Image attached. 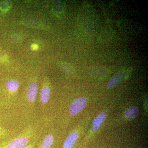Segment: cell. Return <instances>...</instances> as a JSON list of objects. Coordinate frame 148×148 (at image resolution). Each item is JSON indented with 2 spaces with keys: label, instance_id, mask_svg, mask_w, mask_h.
<instances>
[{
  "label": "cell",
  "instance_id": "obj_8",
  "mask_svg": "<svg viewBox=\"0 0 148 148\" xmlns=\"http://www.w3.org/2000/svg\"><path fill=\"white\" fill-rule=\"evenodd\" d=\"M53 137L51 134H48L43 139L40 148H51L53 142Z\"/></svg>",
  "mask_w": 148,
  "mask_h": 148
},
{
  "label": "cell",
  "instance_id": "obj_7",
  "mask_svg": "<svg viewBox=\"0 0 148 148\" xmlns=\"http://www.w3.org/2000/svg\"><path fill=\"white\" fill-rule=\"evenodd\" d=\"M50 97V90L47 86H44L40 94V101L43 105H46L49 101Z\"/></svg>",
  "mask_w": 148,
  "mask_h": 148
},
{
  "label": "cell",
  "instance_id": "obj_13",
  "mask_svg": "<svg viewBox=\"0 0 148 148\" xmlns=\"http://www.w3.org/2000/svg\"><path fill=\"white\" fill-rule=\"evenodd\" d=\"M1 130H0V134H1Z\"/></svg>",
  "mask_w": 148,
  "mask_h": 148
},
{
  "label": "cell",
  "instance_id": "obj_4",
  "mask_svg": "<svg viewBox=\"0 0 148 148\" xmlns=\"http://www.w3.org/2000/svg\"><path fill=\"white\" fill-rule=\"evenodd\" d=\"M78 138V133L77 131L71 132L64 141L63 148H72L75 145Z\"/></svg>",
  "mask_w": 148,
  "mask_h": 148
},
{
  "label": "cell",
  "instance_id": "obj_11",
  "mask_svg": "<svg viewBox=\"0 0 148 148\" xmlns=\"http://www.w3.org/2000/svg\"><path fill=\"white\" fill-rule=\"evenodd\" d=\"M35 145V143H33L29 145H27L26 147L23 148H33Z\"/></svg>",
  "mask_w": 148,
  "mask_h": 148
},
{
  "label": "cell",
  "instance_id": "obj_10",
  "mask_svg": "<svg viewBox=\"0 0 148 148\" xmlns=\"http://www.w3.org/2000/svg\"><path fill=\"white\" fill-rule=\"evenodd\" d=\"M19 86V84L16 80H10L6 84V87L11 92H14L17 91Z\"/></svg>",
  "mask_w": 148,
  "mask_h": 148
},
{
  "label": "cell",
  "instance_id": "obj_6",
  "mask_svg": "<svg viewBox=\"0 0 148 148\" xmlns=\"http://www.w3.org/2000/svg\"><path fill=\"white\" fill-rule=\"evenodd\" d=\"M124 79V74L122 73H118L110 80L107 86V88H111L118 85Z\"/></svg>",
  "mask_w": 148,
  "mask_h": 148
},
{
  "label": "cell",
  "instance_id": "obj_12",
  "mask_svg": "<svg viewBox=\"0 0 148 148\" xmlns=\"http://www.w3.org/2000/svg\"><path fill=\"white\" fill-rule=\"evenodd\" d=\"M32 48L33 50H36L37 49H38V45H36V44H33V45L32 46Z\"/></svg>",
  "mask_w": 148,
  "mask_h": 148
},
{
  "label": "cell",
  "instance_id": "obj_2",
  "mask_svg": "<svg viewBox=\"0 0 148 148\" xmlns=\"http://www.w3.org/2000/svg\"><path fill=\"white\" fill-rule=\"evenodd\" d=\"M87 103V99L85 97H81L76 98L70 104L69 108V113L72 116L79 113L84 108Z\"/></svg>",
  "mask_w": 148,
  "mask_h": 148
},
{
  "label": "cell",
  "instance_id": "obj_1",
  "mask_svg": "<svg viewBox=\"0 0 148 148\" xmlns=\"http://www.w3.org/2000/svg\"><path fill=\"white\" fill-rule=\"evenodd\" d=\"M29 137L27 135H21L13 140L4 143L0 148H23L28 145Z\"/></svg>",
  "mask_w": 148,
  "mask_h": 148
},
{
  "label": "cell",
  "instance_id": "obj_5",
  "mask_svg": "<svg viewBox=\"0 0 148 148\" xmlns=\"http://www.w3.org/2000/svg\"><path fill=\"white\" fill-rule=\"evenodd\" d=\"M106 116V111H103L95 118L92 122L91 128H90L92 132H95L100 127L104 122Z\"/></svg>",
  "mask_w": 148,
  "mask_h": 148
},
{
  "label": "cell",
  "instance_id": "obj_3",
  "mask_svg": "<svg viewBox=\"0 0 148 148\" xmlns=\"http://www.w3.org/2000/svg\"><path fill=\"white\" fill-rule=\"evenodd\" d=\"M38 91V85L37 83L32 82L28 88L27 92V98L29 103L33 104L36 101Z\"/></svg>",
  "mask_w": 148,
  "mask_h": 148
},
{
  "label": "cell",
  "instance_id": "obj_9",
  "mask_svg": "<svg viewBox=\"0 0 148 148\" xmlns=\"http://www.w3.org/2000/svg\"><path fill=\"white\" fill-rule=\"evenodd\" d=\"M138 112H139V110L137 107L131 106L127 108L125 111V114L126 117L133 119L137 116Z\"/></svg>",
  "mask_w": 148,
  "mask_h": 148
}]
</instances>
